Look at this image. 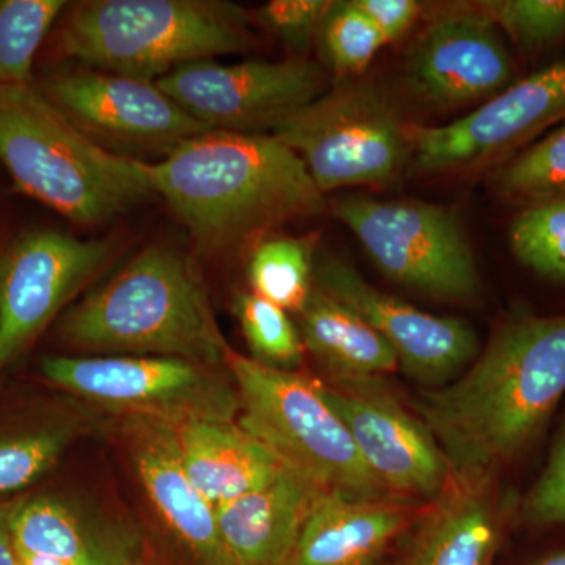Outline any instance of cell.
Here are the masks:
<instances>
[{"label": "cell", "mask_w": 565, "mask_h": 565, "mask_svg": "<svg viewBox=\"0 0 565 565\" xmlns=\"http://www.w3.org/2000/svg\"><path fill=\"white\" fill-rule=\"evenodd\" d=\"M565 393V315H520L498 327L451 385L414 407L451 473L497 475L537 437Z\"/></svg>", "instance_id": "cell-1"}, {"label": "cell", "mask_w": 565, "mask_h": 565, "mask_svg": "<svg viewBox=\"0 0 565 565\" xmlns=\"http://www.w3.org/2000/svg\"><path fill=\"white\" fill-rule=\"evenodd\" d=\"M141 169L207 255L241 250L326 207L302 159L273 134L206 131Z\"/></svg>", "instance_id": "cell-2"}, {"label": "cell", "mask_w": 565, "mask_h": 565, "mask_svg": "<svg viewBox=\"0 0 565 565\" xmlns=\"http://www.w3.org/2000/svg\"><path fill=\"white\" fill-rule=\"evenodd\" d=\"M63 340L88 351L172 356L218 367L230 345L188 259L166 245L145 248L74 305Z\"/></svg>", "instance_id": "cell-3"}, {"label": "cell", "mask_w": 565, "mask_h": 565, "mask_svg": "<svg viewBox=\"0 0 565 565\" xmlns=\"http://www.w3.org/2000/svg\"><path fill=\"white\" fill-rule=\"evenodd\" d=\"M0 162L22 192L81 226L156 195L140 159L92 139L33 84L0 87Z\"/></svg>", "instance_id": "cell-4"}, {"label": "cell", "mask_w": 565, "mask_h": 565, "mask_svg": "<svg viewBox=\"0 0 565 565\" xmlns=\"http://www.w3.org/2000/svg\"><path fill=\"white\" fill-rule=\"evenodd\" d=\"M253 43L248 11L223 0H88L71 7L57 36L71 58L152 82Z\"/></svg>", "instance_id": "cell-5"}, {"label": "cell", "mask_w": 565, "mask_h": 565, "mask_svg": "<svg viewBox=\"0 0 565 565\" xmlns=\"http://www.w3.org/2000/svg\"><path fill=\"white\" fill-rule=\"evenodd\" d=\"M239 397V424L323 492L359 500L393 498L364 463L321 382L226 352ZM396 500V498H394Z\"/></svg>", "instance_id": "cell-6"}, {"label": "cell", "mask_w": 565, "mask_h": 565, "mask_svg": "<svg viewBox=\"0 0 565 565\" xmlns=\"http://www.w3.org/2000/svg\"><path fill=\"white\" fill-rule=\"evenodd\" d=\"M302 159L319 191L386 188L412 159L407 125L373 82L329 88L274 129Z\"/></svg>", "instance_id": "cell-7"}, {"label": "cell", "mask_w": 565, "mask_h": 565, "mask_svg": "<svg viewBox=\"0 0 565 565\" xmlns=\"http://www.w3.org/2000/svg\"><path fill=\"white\" fill-rule=\"evenodd\" d=\"M333 214L392 280L438 299L478 297L481 278L473 250L449 207L353 195L337 200Z\"/></svg>", "instance_id": "cell-8"}, {"label": "cell", "mask_w": 565, "mask_h": 565, "mask_svg": "<svg viewBox=\"0 0 565 565\" xmlns=\"http://www.w3.org/2000/svg\"><path fill=\"white\" fill-rule=\"evenodd\" d=\"M41 374L66 392L143 422H236L239 414L236 386L217 367L189 360L50 355L41 360Z\"/></svg>", "instance_id": "cell-9"}, {"label": "cell", "mask_w": 565, "mask_h": 565, "mask_svg": "<svg viewBox=\"0 0 565 565\" xmlns=\"http://www.w3.org/2000/svg\"><path fill=\"white\" fill-rule=\"evenodd\" d=\"M156 84L211 131L237 134H273L330 88L326 70L300 57L233 65L193 62Z\"/></svg>", "instance_id": "cell-10"}, {"label": "cell", "mask_w": 565, "mask_h": 565, "mask_svg": "<svg viewBox=\"0 0 565 565\" xmlns=\"http://www.w3.org/2000/svg\"><path fill=\"white\" fill-rule=\"evenodd\" d=\"M321 385L386 492L416 504L430 503L444 492L452 476L448 459L426 424L405 411L384 379H333Z\"/></svg>", "instance_id": "cell-11"}, {"label": "cell", "mask_w": 565, "mask_h": 565, "mask_svg": "<svg viewBox=\"0 0 565 565\" xmlns=\"http://www.w3.org/2000/svg\"><path fill=\"white\" fill-rule=\"evenodd\" d=\"M559 122H565V57L512 82L459 120L407 125V134L416 169L440 173L501 158Z\"/></svg>", "instance_id": "cell-12"}, {"label": "cell", "mask_w": 565, "mask_h": 565, "mask_svg": "<svg viewBox=\"0 0 565 565\" xmlns=\"http://www.w3.org/2000/svg\"><path fill=\"white\" fill-rule=\"evenodd\" d=\"M114 250L109 239L85 241L54 230L10 244L0 255V364L21 355Z\"/></svg>", "instance_id": "cell-13"}, {"label": "cell", "mask_w": 565, "mask_h": 565, "mask_svg": "<svg viewBox=\"0 0 565 565\" xmlns=\"http://www.w3.org/2000/svg\"><path fill=\"white\" fill-rule=\"evenodd\" d=\"M39 88L77 128L102 145L106 141L169 152L181 141L211 131L152 81L82 70L54 74Z\"/></svg>", "instance_id": "cell-14"}, {"label": "cell", "mask_w": 565, "mask_h": 565, "mask_svg": "<svg viewBox=\"0 0 565 565\" xmlns=\"http://www.w3.org/2000/svg\"><path fill=\"white\" fill-rule=\"evenodd\" d=\"M313 278L316 288L362 316L392 345L405 373L418 381L445 384L478 355V338L468 323L424 313L379 291L337 256H321Z\"/></svg>", "instance_id": "cell-15"}, {"label": "cell", "mask_w": 565, "mask_h": 565, "mask_svg": "<svg viewBox=\"0 0 565 565\" xmlns=\"http://www.w3.org/2000/svg\"><path fill=\"white\" fill-rule=\"evenodd\" d=\"M512 79L514 66L501 33L476 2L435 14L408 55L412 92L438 109L489 102Z\"/></svg>", "instance_id": "cell-16"}, {"label": "cell", "mask_w": 565, "mask_h": 565, "mask_svg": "<svg viewBox=\"0 0 565 565\" xmlns=\"http://www.w3.org/2000/svg\"><path fill=\"white\" fill-rule=\"evenodd\" d=\"M505 511L497 475H452L416 519L404 565H493Z\"/></svg>", "instance_id": "cell-17"}, {"label": "cell", "mask_w": 565, "mask_h": 565, "mask_svg": "<svg viewBox=\"0 0 565 565\" xmlns=\"http://www.w3.org/2000/svg\"><path fill=\"white\" fill-rule=\"evenodd\" d=\"M422 511L419 504L394 498L323 493L288 565H379L390 544L415 525Z\"/></svg>", "instance_id": "cell-18"}, {"label": "cell", "mask_w": 565, "mask_h": 565, "mask_svg": "<svg viewBox=\"0 0 565 565\" xmlns=\"http://www.w3.org/2000/svg\"><path fill=\"white\" fill-rule=\"evenodd\" d=\"M323 490L294 468L270 484L215 505L233 565H288Z\"/></svg>", "instance_id": "cell-19"}, {"label": "cell", "mask_w": 565, "mask_h": 565, "mask_svg": "<svg viewBox=\"0 0 565 565\" xmlns=\"http://www.w3.org/2000/svg\"><path fill=\"white\" fill-rule=\"evenodd\" d=\"M136 444L141 487L167 527L196 565H233L218 530L217 509L192 484L167 424L143 422Z\"/></svg>", "instance_id": "cell-20"}, {"label": "cell", "mask_w": 565, "mask_h": 565, "mask_svg": "<svg viewBox=\"0 0 565 565\" xmlns=\"http://www.w3.org/2000/svg\"><path fill=\"white\" fill-rule=\"evenodd\" d=\"M169 427L185 473L214 505L255 492L289 468L236 422Z\"/></svg>", "instance_id": "cell-21"}, {"label": "cell", "mask_w": 565, "mask_h": 565, "mask_svg": "<svg viewBox=\"0 0 565 565\" xmlns=\"http://www.w3.org/2000/svg\"><path fill=\"white\" fill-rule=\"evenodd\" d=\"M9 520L21 552L71 565H139L125 535L96 525L55 498L18 504Z\"/></svg>", "instance_id": "cell-22"}, {"label": "cell", "mask_w": 565, "mask_h": 565, "mask_svg": "<svg viewBox=\"0 0 565 565\" xmlns=\"http://www.w3.org/2000/svg\"><path fill=\"white\" fill-rule=\"evenodd\" d=\"M300 316L305 349L332 379L382 377L399 367L392 345L362 316L316 286Z\"/></svg>", "instance_id": "cell-23"}, {"label": "cell", "mask_w": 565, "mask_h": 565, "mask_svg": "<svg viewBox=\"0 0 565 565\" xmlns=\"http://www.w3.org/2000/svg\"><path fill=\"white\" fill-rule=\"evenodd\" d=\"M313 243L299 237L262 239L253 247L248 281L253 294L285 311L302 313L313 292Z\"/></svg>", "instance_id": "cell-24"}, {"label": "cell", "mask_w": 565, "mask_h": 565, "mask_svg": "<svg viewBox=\"0 0 565 565\" xmlns=\"http://www.w3.org/2000/svg\"><path fill=\"white\" fill-rule=\"evenodd\" d=\"M66 6L63 0H0V87L33 84V58Z\"/></svg>", "instance_id": "cell-25"}, {"label": "cell", "mask_w": 565, "mask_h": 565, "mask_svg": "<svg viewBox=\"0 0 565 565\" xmlns=\"http://www.w3.org/2000/svg\"><path fill=\"white\" fill-rule=\"evenodd\" d=\"M493 185L504 199L527 206L565 195V122L504 162L493 174Z\"/></svg>", "instance_id": "cell-26"}, {"label": "cell", "mask_w": 565, "mask_h": 565, "mask_svg": "<svg viewBox=\"0 0 565 565\" xmlns=\"http://www.w3.org/2000/svg\"><path fill=\"white\" fill-rule=\"evenodd\" d=\"M323 62L334 76L351 79L385 46L384 35L353 0H332L318 33Z\"/></svg>", "instance_id": "cell-27"}, {"label": "cell", "mask_w": 565, "mask_h": 565, "mask_svg": "<svg viewBox=\"0 0 565 565\" xmlns=\"http://www.w3.org/2000/svg\"><path fill=\"white\" fill-rule=\"evenodd\" d=\"M509 243L527 269L565 282V195L520 212L509 230Z\"/></svg>", "instance_id": "cell-28"}, {"label": "cell", "mask_w": 565, "mask_h": 565, "mask_svg": "<svg viewBox=\"0 0 565 565\" xmlns=\"http://www.w3.org/2000/svg\"><path fill=\"white\" fill-rule=\"evenodd\" d=\"M233 308L253 360L285 371L303 363L302 334L285 310L253 292H237Z\"/></svg>", "instance_id": "cell-29"}, {"label": "cell", "mask_w": 565, "mask_h": 565, "mask_svg": "<svg viewBox=\"0 0 565 565\" xmlns=\"http://www.w3.org/2000/svg\"><path fill=\"white\" fill-rule=\"evenodd\" d=\"M476 6L526 55L565 39V0H482Z\"/></svg>", "instance_id": "cell-30"}, {"label": "cell", "mask_w": 565, "mask_h": 565, "mask_svg": "<svg viewBox=\"0 0 565 565\" xmlns=\"http://www.w3.org/2000/svg\"><path fill=\"white\" fill-rule=\"evenodd\" d=\"M70 438V430L57 427L0 440V494L20 492L47 473Z\"/></svg>", "instance_id": "cell-31"}, {"label": "cell", "mask_w": 565, "mask_h": 565, "mask_svg": "<svg viewBox=\"0 0 565 565\" xmlns=\"http://www.w3.org/2000/svg\"><path fill=\"white\" fill-rule=\"evenodd\" d=\"M330 2L332 0H273L258 11V20L288 46L305 51L318 39Z\"/></svg>", "instance_id": "cell-32"}, {"label": "cell", "mask_w": 565, "mask_h": 565, "mask_svg": "<svg viewBox=\"0 0 565 565\" xmlns=\"http://www.w3.org/2000/svg\"><path fill=\"white\" fill-rule=\"evenodd\" d=\"M520 511L531 525L565 523V434L557 441L544 473L523 498Z\"/></svg>", "instance_id": "cell-33"}, {"label": "cell", "mask_w": 565, "mask_h": 565, "mask_svg": "<svg viewBox=\"0 0 565 565\" xmlns=\"http://www.w3.org/2000/svg\"><path fill=\"white\" fill-rule=\"evenodd\" d=\"M384 35L386 44L403 39L423 14L416 0H353Z\"/></svg>", "instance_id": "cell-34"}, {"label": "cell", "mask_w": 565, "mask_h": 565, "mask_svg": "<svg viewBox=\"0 0 565 565\" xmlns=\"http://www.w3.org/2000/svg\"><path fill=\"white\" fill-rule=\"evenodd\" d=\"M0 565H21L13 534H11L9 511L0 509Z\"/></svg>", "instance_id": "cell-35"}, {"label": "cell", "mask_w": 565, "mask_h": 565, "mask_svg": "<svg viewBox=\"0 0 565 565\" xmlns=\"http://www.w3.org/2000/svg\"><path fill=\"white\" fill-rule=\"evenodd\" d=\"M18 555H20L21 565H71L62 563V561L51 559V557L32 555V553L21 552V550H18Z\"/></svg>", "instance_id": "cell-36"}, {"label": "cell", "mask_w": 565, "mask_h": 565, "mask_svg": "<svg viewBox=\"0 0 565 565\" xmlns=\"http://www.w3.org/2000/svg\"><path fill=\"white\" fill-rule=\"evenodd\" d=\"M535 565H565V550L559 553H555V555L545 557L544 561L537 563Z\"/></svg>", "instance_id": "cell-37"}]
</instances>
